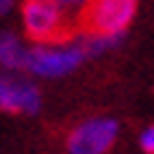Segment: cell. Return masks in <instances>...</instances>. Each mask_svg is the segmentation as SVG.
<instances>
[{"label":"cell","instance_id":"cell-1","mask_svg":"<svg viewBox=\"0 0 154 154\" xmlns=\"http://www.w3.org/2000/svg\"><path fill=\"white\" fill-rule=\"evenodd\" d=\"M77 14L80 11H69V5H64V3H48V0H27L21 5L27 37L40 45L72 43L80 35Z\"/></svg>","mask_w":154,"mask_h":154},{"label":"cell","instance_id":"cell-2","mask_svg":"<svg viewBox=\"0 0 154 154\" xmlns=\"http://www.w3.org/2000/svg\"><path fill=\"white\" fill-rule=\"evenodd\" d=\"M133 0H96L82 3L77 14V27L91 40H117L136 16Z\"/></svg>","mask_w":154,"mask_h":154},{"label":"cell","instance_id":"cell-3","mask_svg":"<svg viewBox=\"0 0 154 154\" xmlns=\"http://www.w3.org/2000/svg\"><path fill=\"white\" fill-rule=\"evenodd\" d=\"M117 138L114 120H88L77 125L66 138L69 154H106Z\"/></svg>","mask_w":154,"mask_h":154},{"label":"cell","instance_id":"cell-4","mask_svg":"<svg viewBox=\"0 0 154 154\" xmlns=\"http://www.w3.org/2000/svg\"><path fill=\"white\" fill-rule=\"evenodd\" d=\"M80 61H82V51H45V48H37V51H29L27 66L37 75H64V72L75 69Z\"/></svg>","mask_w":154,"mask_h":154},{"label":"cell","instance_id":"cell-5","mask_svg":"<svg viewBox=\"0 0 154 154\" xmlns=\"http://www.w3.org/2000/svg\"><path fill=\"white\" fill-rule=\"evenodd\" d=\"M40 106L37 91L27 82L0 80V109L5 112H35Z\"/></svg>","mask_w":154,"mask_h":154},{"label":"cell","instance_id":"cell-6","mask_svg":"<svg viewBox=\"0 0 154 154\" xmlns=\"http://www.w3.org/2000/svg\"><path fill=\"white\" fill-rule=\"evenodd\" d=\"M0 61L5 64V66H27L29 53H24L14 37L5 35V37H0Z\"/></svg>","mask_w":154,"mask_h":154},{"label":"cell","instance_id":"cell-7","mask_svg":"<svg viewBox=\"0 0 154 154\" xmlns=\"http://www.w3.org/2000/svg\"><path fill=\"white\" fill-rule=\"evenodd\" d=\"M141 149L146 154H154V125L143 130V136H141Z\"/></svg>","mask_w":154,"mask_h":154}]
</instances>
